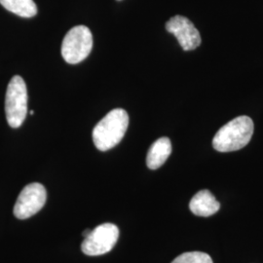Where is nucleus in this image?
<instances>
[{"mask_svg": "<svg viewBox=\"0 0 263 263\" xmlns=\"http://www.w3.org/2000/svg\"><path fill=\"white\" fill-rule=\"evenodd\" d=\"M172 153V143L168 138H160L151 144L146 156V165L151 170L160 168Z\"/></svg>", "mask_w": 263, "mask_h": 263, "instance_id": "nucleus-9", "label": "nucleus"}, {"mask_svg": "<svg viewBox=\"0 0 263 263\" xmlns=\"http://www.w3.org/2000/svg\"><path fill=\"white\" fill-rule=\"evenodd\" d=\"M33 111H32V110H31V111H30V112H29V114H30V115H33Z\"/></svg>", "mask_w": 263, "mask_h": 263, "instance_id": "nucleus-13", "label": "nucleus"}, {"mask_svg": "<svg viewBox=\"0 0 263 263\" xmlns=\"http://www.w3.org/2000/svg\"><path fill=\"white\" fill-rule=\"evenodd\" d=\"M90 232H91V230H90V229H86L84 232H83V236H84V238L85 237H87V236L89 235V234H90Z\"/></svg>", "mask_w": 263, "mask_h": 263, "instance_id": "nucleus-12", "label": "nucleus"}, {"mask_svg": "<svg viewBox=\"0 0 263 263\" xmlns=\"http://www.w3.org/2000/svg\"><path fill=\"white\" fill-rule=\"evenodd\" d=\"M93 48V35L85 26L71 28L63 40L62 56L66 63L76 65L84 61Z\"/></svg>", "mask_w": 263, "mask_h": 263, "instance_id": "nucleus-4", "label": "nucleus"}, {"mask_svg": "<svg viewBox=\"0 0 263 263\" xmlns=\"http://www.w3.org/2000/svg\"><path fill=\"white\" fill-rule=\"evenodd\" d=\"M220 204L216 197L207 189L201 190L196 193L189 203L190 211L198 216H213L218 212Z\"/></svg>", "mask_w": 263, "mask_h": 263, "instance_id": "nucleus-8", "label": "nucleus"}, {"mask_svg": "<svg viewBox=\"0 0 263 263\" xmlns=\"http://www.w3.org/2000/svg\"><path fill=\"white\" fill-rule=\"evenodd\" d=\"M0 4L23 18H32L37 14V7L33 0H0Z\"/></svg>", "mask_w": 263, "mask_h": 263, "instance_id": "nucleus-10", "label": "nucleus"}, {"mask_svg": "<svg viewBox=\"0 0 263 263\" xmlns=\"http://www.w3.org/2000/svg\"><path fill=\"white\" fill-rule=\"evenodd\" d=\"M46 199L47 192L42 184L38 182L28 184L20 193L14 206V215L19 219L29 218L44 207Z\"/></svg>", "mask_w": 263, "mask_h": 263, "instance_id": "nucleus-6", "label": "nucleus"}, {"mask_svg": "<svg viewBox=\"0 0 263 263\" xmlns=\"http://www.w3.org/2000/svg\"><path fill=\"white\" fill-rule=\"evenodd\" d=\"M166 29L173 33L184 51H192L201 44V35L190 20L183 16H175L166 23Z\"/></svg>", "mask_w": 263, "mask_h": 263, "instance_id": "nucleus-7", "label": "nucleus"}, {"mask_svg": "<svg viewBox=\"0 0 263 263\" xmlns=\"http://www.w3.org/2000/svg\"><path fill=\"white\" fill-rule=\"evenodd\" d=\"M172 263H214L209 254L201 252H189L180 254Z\"/></svg>", "mask_w": 263, "mask_h": 263, "instance_id": "nucleus-11", "label": "nucleus"}, {"mask_svg": "<svg viewBox=\"0 0 263 263\" xmlns=\"http://www.w3.org/2000/svg\"><path fill=\"white\" fill-rule=\"evenodd\" d=\"M129 126V115L122 108H115L107 113L96 125L93 130V141L96 147L107 151L122 141Z\"/></svg>", "mask_w": 263, "mask_h": 263, "instance_id": "nucleus-1", "label": "nucleus"}, {"mask_svg": "<svg viewBox=\"0 0 263 263\" xmlns=\"http://www.w3.org/2000/svg\"><path fill=\"white\" fill-rule=\"evenodd\" d=\"M254 129L251 117L239 116L219 129L213 140V146L218 152L240 151L251 141Z\"/></svg>", "mask_w": 263, "mask_h": 263, "instance_id": "nucleus-2", "label": "nucleus"}, {"mask_svg": "<svg viewBox=\"0 0 263 263\" xmlns=\"http://www.w3.org/2000/svg\"><path fill=\"white\" fill-rule=\"evenodd\" d=\"M119 229L112 223H103L85 237L81 250L85 254L97 256L109 253L117 243Z\"/></svg>", "mask_w": 263, "mask_h": 263, "instance_id": "nucleus-5", "label": "nucleus"}, {"mask_svg": "<svg viewBox=\"0 0 263 263\" xmlns=\"http://www.w3.org/2000/svg\"><path fill=\"white\" fill-rule=\"evenodd\" d=\"M6 119L11 128H19L28 113V90L24 79L19 76L10 80L5 96Z\"/></svg>", "mask_w": 263, "mask_h": 263, "instance_id": "nucleus-3", "label": "nucleus"}]
</instances>
